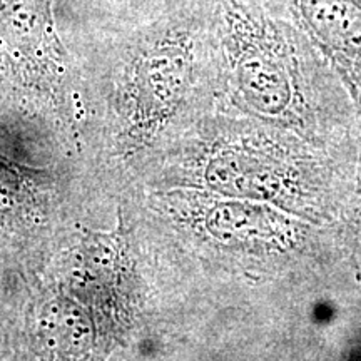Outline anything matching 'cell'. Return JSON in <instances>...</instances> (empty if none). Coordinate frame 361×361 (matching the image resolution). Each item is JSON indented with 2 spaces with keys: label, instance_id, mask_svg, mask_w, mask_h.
<instances>
[{
  "label": "cell",
  "instance_id": "obj_1",
  "mask_svg": "<svg viewBox=\"0 0 361 361\" xmlns=\"http://www.w3.org/2000/svg\"><path fill=\"white\" fill-rule=\"evenodd\" d=\"M218 104L356 164L358 119L336 72L296 22L261 0H216Z\"/></svg>",
  "mask_w": 361,
  "mask_h": 361
},
{
  "label": "cell",
  "instance_id": "obj_2",
  "mask_svg": "<svg viewBox=\"0 0 361 361\" xmlns=\"http://www.w3.org/2000/svg\"><path fill=\"white\" fill-rule=\"evenodd\" d=\"M355 166L288 130L224 111L202 117L166 152L144 189H200L340 228Z\"/></svg>",
  "mask_w": 361,
  "mask_h": 361
},
{
  "label": "cell",
  "instance_id": "obj_3",
  "mask_svg": "<svg viewBox=\"0 0 361 361\" xmlns=\"http://www.w3.org/2000/svg\"><path fill=\"white\" fill-rule=\"evenodd\" d=\"M126 201L194 281L278 283L322 269L343 252L338 228L263 202L183 188L144 189Z\"/></svg>",
  "mask_w": 361,
  "mask_h": 361
},
{
  "label": "cell",
  "instance_id": "obj_4",
  "mask_svg": "<svg viewBox=\"0 0 361 361\" xmlns=\"http://www.w3.org/2000/svg\"><path fill=\"white\" fill-rule=\"evenodd\" d=\"M116 345L82 301L37 274L27 322V361H107Z\"/></svg>",
  "mask_w": 361,
  "mask_h": 361
},
{
  "label": "cell",
  "instance_id": "obj_5",
  "mask_svg": "<svg viewBox=\"0 0 361 361\" xmlns=\"http://www.w3.org/2000/svg\"><path fill=\"white\" fill-rule=\"evenodd\" d=\"M336 72L361 129V0H279Z\"/></svg>",
  "mask_w": 361,
  "mask_h": 361
},
{
  "label": "cell",
  "instance_id": "obj_6",
  "mask_svg": "<svg viewBox=\"0 0 361 361\" xmlns=\"http://www.w3.org/2000/svg\"><path fill=\"white\" fill-rule=\"evenodd\" d=\"M340 238L343 255H346L356 279L361 281V129L358 134V154H356L353 189L348 206L340 223Z\"/></svg>",
  "mask_w": 361,
  "mask_h": 361
}]
</instances>
